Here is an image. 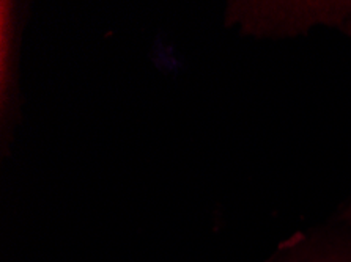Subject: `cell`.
I'll list each match as a JSON object with an SVG mask.
<instances>
[{"mask_svg": "<svg viewBox=\"0 0 351 262\" xmlns=\"http://www.w3.org/2000/svg\"><path fill=\"white\" fill-rule=\"evenodd\" d=\"M246 10L249 29L271 35L298 34L315 24L345 27L351 21V2L251 3Z\"/></svg>", "mask_w": 351, "mask_h": 262, "instance_id": "obj_1", "label": "cell"}, {"mask_svg": "<svg viewBox=\"0 0 351 262\" xmlns=\"http://www.w3.org/2000/svg\"><path fill=\"white\" fill-rule=\"evenodd\" d=\"M278 262H351V240H298L285 248Z\"/></svg>", "mask_w": 351, "mask_h": 262, "instance_id": "obj_2", "label": "cell"}, {"mask_svg": "<svg viewBox=\"0 0 351 262\" xmlns=\"http://www.w3.org/2000/svg\"><path fill=\"white\" fill-rule=\"evenodd\" d=\"M343 30H347V34L351 36V21L350 23L343 27ZM345 215H347V220H350L351 222V205H350V207H348V211H347V213H345Z\"/></svg>", "mask_w": 351, "mask_h": 262, "instance_id": "obj_3", "label": "cell"}]
</instances>
